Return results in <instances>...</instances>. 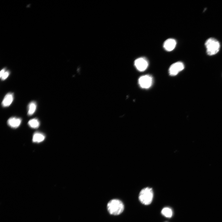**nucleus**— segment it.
I'll return each instance as SVG.
<instances>
[{"instance_id": "ddd939ff", "label": "nucleus", "mask_w": 222, "mask_h": 222, "mask_svg": "<svg viewBox=\"0 0 222 222\" xmlns=\"http://www.w3.org/2000/svg\"><path fill=\"white\" fill-rule=\"evenodd\" d=\"M161 213L164 216L167 218L171 217L173 214L171 209L169 207H165L163 208Z\"/></svg>"}, {"instance_id": "6e6552de", "label": "nucleus", "mask_w": 222, "mask_h": 222, "mask_svg": "<svg viewBox=\"0 0 222 222\" xmlns=\"http://www.w3.org/2000/svg\"><path fill=\"white\" fill-rule=\"evenodd\" d=\"M22 122L21 118L12 117L9 118L8 121V124L10 127L16 128L20 126Z\"/></svg>"}, {"instance_id": "f257e3e1", "label": "nucleus", "mask_w": 222, "mask_h": 222, "mask_svg": "<svg viewBox=\"0 0 222 222\" xmlns=\"http://www.w3.org/2000/svg\"><path fill=\"white\" fill-rule=\"evenodd\" d=\"M124 205L122 201L118 199H113L107 204V209L109 213L113 215L121 214L124 209Z\"/></svg>"}, {"instance_id": "9b49d317", "label": "nucleus", "mask_w": 222, "mask_h": 222, "mask_svg": "<svg viewBox=\"0 0 222 222\" xmlns=\"http://www.w3.org/2000/svg\"><path fill=\"white\" fill-rule=\"evenodd\" d=\"M36 108L37 105L35 102L32 101L28 105V115L29 116L32 115L36 111Z\"/></svg>"}, {"instance_id": "2eb2a0df", "label": "nucleus", "mask_w": 222, "mask_h": 222, "mask_svg": "<svg viewBox=\"0 0 222 222\" xmlns=\"http://www.w3.org/2000/svg\"><path fill=\"white\" fill-rule=\"evenodd\" d=\"M6 71L5 69H3L1 71V72H0V77H2Z\"/></svg>"}, {"instance_id": "9d476101", "label": "nucleus", "mask_w": 222, "mask_h": 222, "mask_svg": "<svg viewBox=\"0 0 222 222\" xmlns=\"http://www.w3.org/2000/svg\"><path fill=\"white\" fill-rule=\"evenodd\" d=\"M45 138V136L42 133L36 132L33 135L32 141L34 143H39L43 141Z\"/></svg>"}, {"instance_id": "0eeeda50", "label": "nucleus", "mask_w": 222, "mask_h": 222, "mask_svg": "<svg viewBox=\"0 0 222 222\" xmlns=\"http://www.w3.org/2000/svg\"><path fill=\"white\" fill-rule=\"evenodd\" d=\"M176 45V41L175 39L170 38L167 40L164 43L163 47L167 51L170 52L172 51Z\"/></svg>"}, {"instance_id": "20e7f679", "label": "nucleus", "mask_w": 222, "mask_h": 222, "mask_svg": "<svg viewBox=\"0 0 222 222\" xmlns=\"http://www.w3.org/2000/svg\"><path fill=\"white\" fill-rule=\"evenodd\" d=\"M153 81L152 77L149 75L141 76L138 80L139 84L141 87L145 89L150 88L152 84Z\"/></svg>"}, {"instance_id": "39448f33", "label": "nucleus", "mask_w": 222, "mask_h": 222, "mask_svg": "<svg viewBox=\"0 0 222 222\" xmlns=\"http://www.w3.org/2000/svg\"><path fill=\"white\" fill-rule=\"evenodd\" d=\"M184 68V65L182 62H176L170 66L169 69V74L172 76H175L183 70Z\"/></svg>"}, {"instance_id": "f03ea898", "label": "nucleus", "mask_w": 222, "mask_h": 222, "mask_svg": "<svg viewBox=\"0 0 222 222\" xmlns=\"http://www.w3.org/2000/svg\"><path fill=\"white\" fill-rule=\"evenodd\" d=\"M205 45L206 49V53L209 56L216 54L220 49V45L219 42L213 38L207 39L205 42Z\"/></svg>"}, {"instance_id": "7ed1b4c3", "label": "nucleus", "mask_w": 222, "mask_h": 222, "mask_svg": "<svg viewBox=\"0 0 222 222\" xmlns=\"http://www.w3.org/2000/svg\"><path fill=\"white\" fill-rule=\"evenodd\" d=\"M139 199L143 204L149 205L152 202L153 198V193L152 188L149 187L142 190L139 194Z\"/></svg>"}, {"instance_id": "1a4fd4ad", "label": "nucleus", "mask_w": 222, "mask_h": 222, "mask_svg": "<svg viewBox=\"0 0 222 222\" xmlns=\"http://www.w3.org/2000/svg\"><path fill=\"white\" fill-rule=\"evenodd\" d=\"M14 100V95L12 93H8L5 97L2 103L4 107L9 106L13 103Z\"/></svg>"}, {"instance_id": "f8f14e48", "label": "nucleus", "mask_w": 222, "mask_h": 222, "mask_svg": "<svg viewBox=\"0 0 222 222\" xmlns=\"http://www.w3.org/2000/svg\"><path fill=\"white\" fill-rule=\"evenodd\" d=\"M30 127L34 129L38 128L40 125V122L39 120L36 118L30 120L28 123Z\"/></svg>"}, {"instance_id": "423d86ee", "label": "nucleus", "mask_w": 222, "mask_h": 222, "mask_svg": "<svg viewBox=\"0 0 222 222\" xmlns=\"http://www.w3.org/2000/svg\"><path fill=\"white\" fill-rule=\"evenodd\" d=\"M134 65L138 71L143 72L148 68L149 62L146 58L141 57L135 60L134 62Z\"/></svg>"}, {"instance_id": "4468645a", "label": "nucleus", "mask_w": 222, "mask_h": 222, "mask_svg": "<svg viewBox=\"0 0 222 222\" xmlns=\"http://www.w3.org/2000/svg\"><path fill=\"white\" fill-rule=\"evenodd\" d=\"M10 74V72L9 71H6L3 75L1 78L2 80L3 81L6 79L9 76Z\"/></svg>"}]
</instances>
